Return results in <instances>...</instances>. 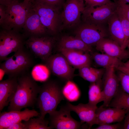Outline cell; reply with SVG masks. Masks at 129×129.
I'll list each match as a JSON object with an SVG mask.
<instances>
[{"label": "cell", "mask_w": 129, "mask_h": 129, "mask_svg": "<svg viewBox=\"0 0 129 129\" xmlns=\"http://www.w3.org/2000/svg\"><path fill=\"white\" fill-rule=\"evenodd\" d=\"M17 81V89L9 104L8 111L33 107L37 103L40 86L32 76L27 72L18 76Z\"/></svg>", "instance_id": "obj_1"}, {"label": "cell", "mask_w": 129, "mask_h": 129, "mask_svg": "<svg viewBox=\"0 0 129 129\" xmlns=\"http://www.w3.org/2000/svg\"><path fill=\"white\" fill-rule=\"evenodd\" d=\"M62 88L55 81L48 80L40 86L37 103L43 118L47 114L56 110L58 105L64 99Z\"/></svg>", "instance_id": "obj_2"}, {"label": "cell", "mask_w": 129, "mask_h": 129, "mask_svg": "<svg viewBox=\"0 0 129 129\" xmlns=\"http://www.w3.org/2000/svg\"><path fill=\"white\" fill-rule=\"evenodd\" d=\"M33 55L25 46L0 64V69L9 77L18 76L28 72L33 65Z\"/></svg>", "instance_id": "obj_3"}, {"label": "cell", "mask_w": 129, "mask_h": 129, "mask_svg": "<svg viewBox=\"0 0 129 129\" xmlns=\"http://www.w3.org/2000/svg\"><path fill=\"white\" fill-rule=\"evenodd\" d=\"M31 5V2L17 0L6 6L5 17L0 24L1 29L22 31Z\"/></svg>", "instance_id": "obj_4"}, {"label": "cell", "mask_w": 129, "mask_h": 129, "mask_svg": "<svg viewBox=\"0 0 129 129\" xmlns=\"http://www.w3.org/2000/svg\"><path fill=\"white\" fill-rule=\"evenodd\" d=\"M31 8L38 15L49 34L55 36L60 31V9L38 0L31 1Z\"/></svg>", "instance_id": "obj_5"}, {"label": "cell", "mask_w": 129, "mask_h": 129, "mask_svg": "<svg viewBox=\"0 0 129 129\" xmlns=\"http://www.w3.org/2000/svg\"><path fill=\"white\" fill-rule=\"evenodd\" d=\"M84 2V0H66L60 13V31L76 28L80 25L85 6Z\"/></svg>", "instance_id": "obj_6"}, {"label": "cell", "mask_w": 129, "mask_h": 129, "mask_svg": "<svg viewBox=\"0 0 129 129\" xmlns=\"http://www.w3.org/2000/svg\"><path fill=\"white\" fill-rule=\"evenodd\" d=\"M75 36L88 45L95 46L101 39L109 38L108 26L106 24H92L82 22L74 31Z\"/></svg>", "instance_id": "obj_7"}, {"label": "cell", "mask_w": 129, "mask_h": 129, "mask_svg": "<svg viewBox=\"0 0 129 129\" xmlns=\"http://www.w3.org/2000/svg\"><path fill=\"white\" fill-rule=\"evenodd\" d=\"M20 32L1 29L0 32V60L5 61L10 53L25 46L26 38Z\"/></svg>", "instance_id": "obj_8"}, {"label": "cell", "mask_w": 129, "mask_h": 129, "mask_svg": "<svg viewBox=\"0 0 129 129\" xmlns=\"http://www.w3.org/2000/svg\"><path fill=\"white\" fill-rule=\"evenodd\" d=\"M114 2L96 7L85 6L81 16L82 22L92 24H107L111 17L116 11Z\"/></svg>", "instance_id": "obj_9"}, {"label": "cell", "mask_w": 129, "mask_h": 129, "mask_svg": "<svg viewBox=\"0 0 129 129\" xmlns=\"http://www.w3.org/2000/svg\"><path fill=\"white\" fill-rule=\"evenodd\" d=\"M56 40L55 36L30 37L26 40L25 45L33 55L44 61L51 55Z\"/></svg>", "instance_id": "obj_10"}, {"label": "cell", "mask_w": 129, "mask_h": 129, "mask_svg": "<svg viewBox=\"0 0 129 129\" xmlns=\"http://www.w3.org/2000/svg\"><path fill=\"white\" fill-rule=\"evenodd\" d=\"M44 61L54 75L66 81L73 78L75 69L61 54L51 55Z\"/></svg>", "instance_id": "obj_11"}, {"label": "cell", "mask_w": 129, "mask_h": 129, "mask_svg": "<svg viewBox=\"0 0 129 129\" xmlns=\"http://www.w3.org/2000/svg\"><path fill=\"white\" fill-rule=\"evenodd\" d=\"M71 111L66 105L49 114V124L52 129H78L82 128V123L71 116Z\"/></svg>", "instance_id": "obj_12"}, {"label": "cell", "mask_w": 129, "mask_h": 129, "mask_svg": "<svg viewBox=\"0 0 129 129\" xmlns=\"http://www.w3.org/2000/svg\"><path fill=\"white\" fill-rule=\"evenodd\" d=\"M40 113L34 109L26 108L22 111L3 112L0 113V129H6L15 123L39 116Z\"/></svg>", "instance_id": "obj_13"}, {"label": "cell", "mask_w": 129, "mask_h": 129, "mask_svg": "<svg viewBox=\"0 0 129 129\" xmlns=\"http://www.w3.org/2000/svg\"><path fill=\"white\" fill-rule=\"evenodd\" d=\"M115 68L112 67L106 69L104 75L102 90L104 100L102 105L105 107H108L111 101L118 90L119 81L118 76L115 73Z\"/></svg>", "instance_id": "obj_14"}, {"label": "cell", "mask_w": 129, "mask_h": 129, "mask_svg": "<svg viewBox=\"0 0 129 129\" xmlns=\"http://www.w3.org/2000/svg\"><path fill=\"white\" fill-rule=\"evenodd\" d=\"M26 38L39 37L49 34L43 25L38 14L31 8L29 10L22 31Z\"/></svg>", "instance_id": "obj_15"}, {"label": "cell", "mask_w": 129, "mask_h": 129, "mask_svg": "<svg viewBox=\"0 0 129 129\" xmlns=\"http://www.w3.org/2000/svg\"><path fill=\"white\" fill-rule=\"evenodd\" d=\"M128 112L126 110L115 107L106 108L102 105L96 110V124L120 123L124 120Z\"/></svg>", "instance_id": "obj_16"}, {"label": "cell", "mask_w": 129, "mask_h": 129, "mask_svg": "<svg viewBox=\"0 0 129 129\" xmlns=\"http://www.w3.org/2000/svg\"><path fill=\"white\" fill-rule=\"evenodd\" d=\"M66 106L71 111H73L78 116L82 123H85L89 129L96 124L97 106L91 105L88 103H80L74 105L68 102Z\"/></svg>", "instance_id": "obj_17"}, {"label": "cell", "mask_w": 129, "mask_h": 129, "mask_svg": "<svg viewBox=\"0 0 129 129\" xmlns=\"http://www.w3.org/2000/svg\"><path fill=\"white\" fill-rule=\"evenodd\" d=\"M96 48L102 53L120 60L129 58V51L122 48L116 42L109 38H103L96 44Z\"/></svg>", "instance_id": "obj_18"}, {"label": "cell", "mask_w": 129, "mask_h": 129, "mask_svg": "<svg viewBox=\"0 0 129 129\" xmlns=\"http://www.w3.org/2000/svg\"><path fill=\"white\" fill-rule=\"evenodd\" d=\"M58 48L70 64L74 67L79 69L90 66L91 57L89 52L79 50Z\"/></svg>", "instance_id": "obj_19"}, {"label": "cell", "mask_w": 129, "mask_h": 129, "mask_svg": "<svg viewBox=\"0 0 129 129\" xmlns=\"http://www.w3.org/2000/svg\"><path fill=\"white\" fill-rule=\"evenodd\" d=\"M17 77H9L0 82V111L9 104L16 91Z\"/></svg>", "instance_id": "obj_20"}, {"label": "cell", "mask_w": 129, "mask_h": 129, "mask_svg": "<svg viewBox=\"0 0 129 129\" xmlns=\"http://www.w3.org/2000/svg\"><path fill=\"white\" fill-rule=\"evenodd\" d=\"M109 38L117 42L124 49L125 38L120 21L116 12L107 22Z\"/></svg>", "instance_id": "obj_21"}, {"label": "cell", "mask_w": 129, "mask_h": 129, "mask_svg": "<svg viewBox=\"0 0 129 129\" xmlns=\"http://www.w3.org/2000/svg\"><path fill=\"white\" fill-rule=\"evenodd\" d=\"M58 48L79 50L90 52L92 51V47L84 43L81 39L75 36L64 35L60 39L58 44Z\"/></svg>", "instance_id": "obj_22"}, {"label": "cell", "mask_w": 129, "mask_h": 129, "mask_svg": "<svg viewBox=\"0 0 129 129\" xmlns=\"http://www.w3.org/2000/svg\"><path fill=\"white\" fill-rule=\"evenodd\" d=\"M79 69V75L85 80L90 83H101V79L104 75L106 69H97L89 66Z\"/></svg>", "instance_id": "obj_23"}, {"label": "cell", "mask_w": 129, "mask_h": 129, "mask_svg": "<svg viewBox=\"0 0 129 129\" xmlns=\"http://www.w3.org/2000/svg\"><path fill=\"white\" fill-rule=\"evenodd\" d=\"M91 57L97 64L105 69L112 67L116 69L123 64L120 59L104 53H94Z\"/></svg>", "instance_id": "obj_24"}, {"label": "cell", "mask_w": 129, "mask_h": 129, "mask_svg": "<svg viewBox=\"0 0 129 129\" xmlns=\"http://www.w3.org/2000/svg\"><path fill=\"white\" fill-rule=\"evenodd\" d=\"M101 83H91L88 91V103L93 106H97L99 103L103 102L104 94L101 86Z\"/></svg>", "instance_id": "obj_25"}, {"label": "cell", "mask_w": 129, "mask_h": 129, "mask_svg": "<svg viewBox=\"0 0 129 129\" xmlns=\"http://www.w3.org/2000/svg\"><path fill=\"white\" fill-rule=\"evenodd\" d=\"M62 91L64 98L69 102L76 101L81 96L79 88L72 80L67 81L62 88Z\"/></svg>", "instance_id": "obj_26"}, {"label": "cell", "mask_w": 129, "mask_h": 129, "mask_svg": "<svg viewBox=\"0 0 129 129\" xmlns=\"http://www.w3.org/2000/svg\"><path fill=\"white\" fill-rule=\"evenodd\" d=\"M108 107H115L129 111V94L119 90L110 102Z\"/></svg>", "instance_id": "obj_27"}, {"label": "cell", "mask_w": 129, "mask_h": 129, "mask_svg": "<svg viewBox=\"0 0 129 129\" xmlns=\"http://www.w3.org/2000/svg\"><path fill=\"white\" fill-rule=\"evenodd\" d=\"M116 3L117 5L116 12L120 21L125 38L124 48L126 49L127 48L129 51V22L121 7Z\"/></svg>", "instance_id": "obj_28"}, {"label": "cell", "mask_w": 129, "mask_h": 129, "mask_svg": "<svg viewBox=\"0 0 129 129\" xmlns=\"http://www.w3.org/2000/svg\"><path fill=\"white\" fill-rule=\"evenodd\" d=\"M30 118L23 122L25 126V129H51L48 126V120L39 116L36 118Z\"/></svg>", "instance_id": "obj_29"}, {"label": "cell", "mask_w": 129, "mask_h": 129, "mask_svg": "<svg viewBox=\"0 0 129 129\" xmlns=\"http://www.w3.org/2000/svg\"><path fill=\"white\" fill-rule=\"evenodd\" d=\"M119 71L118 76L122 90L129 94V76L122 72Z\"/></svg>", "instance_id": "obj_30"}, {"label": "cell", "mask_w": 129, "mask_h": 129, "mask_svg": "<svg viewBox=\"0 0 129 129\" xmlns=\"http://www.w3.org/2000/svg\"><path fill=\"white\" fill-rule=\"evenodd\" d=\"M86 6L96 7L111 2L110 0H84Z\"/></svg>", "instance_id": "obj_31"}, {"label": "cell", "mask_w": 129, "mask_h": 129, "mask_svg": "<svg viewBox=\"0 0 129 129\" xmlns=\"http://www.w3.org/2000/svg\"><path fill=\"white\" fill-rule=\"evenodd\" d=\"M120 123L116 124H104L98 125V126L93 129H119L122 128Z\"/></svg>", "instance_id": "obj_32"}, {"label": "cell", "mask_w": 129, "mask_h": 129, "mask_svg": "<svg viewBox=\"0 0 129 129\" xmlns=\"http://www.w3.org/2000/svg\"><path fill=\"white\" fill-rule=\"evenodd\" d=\"M60 9L64 3V0H38Z\"/></svg>", "instance_id": "obj_33"}, {"label": "cell", "mask_w": 129, "mask_h": 129, "mask_svg": "<svg viewBox=\"0 0 129 129\" xmlns=\"http://www.w3.org/2000/svg\"><path fill=\"white\" fill-rule=\"evenodd\" d=\"M116 2L121 7L128 20L129 22V4H124L115 0Z\"/></svg>", "instance_id": "obj_34"}, {"label": "cell", "mask_w": 129, "mask_h": 129, "mask_svg": "<svg viewBox=\"0 0 129 129\" xmlns=\"http://www.w3.org/2000/svg\"><path fill=\"white\" fill-rule=\"evenodd\" d=\"M6 129H25V126L23 123L21 122L10 126Z\"/></svg>", "instance_id": "obj_35"}, {"label": "cell", "mask_w": 129, "mask_h": 129, "mask_svg": "<svg viewBox=\"0 0 129 129\" xmlns=\"http://www.w3.org/2000/svg\"><path fill=\"white\" fill-rule=\"evenodd\" d=\"M6 6L0 4V24L2 22L5 15Z\"/></svg>", "instance_id": "obj_36"}, {"label": "cell", "mask_w": 129, "mask_h": 129, "mask_svg": "<svg viewBox=\"0 0 129 129\" xmlns=\"http://www.w3.org/2000/svg\"><path fill=\"white\" fill-rule=\"evenodd\" d=\"M116 69L122 72L129 76V68L123 64L119 66Z\"/></svg>", "instance_id": "obj_37"}, {"label": "cell", "mask_w": 129, "mask_h": 129, "mask_svg": "<svg viewBox=\"0 0 129 129\" xmlns=\"http://www.w3.org/2000/svg\"><path fill=\"white\" fill-rule=\"evenodd\" d=\"M123 128L125 129H129V111L126 114L124 118Z\"/></svg>", "instance_id": "obj_38"}, {"label": "cell", "mask_w": 129, "mask_h": 129, "mask_svg": "<svg viewBox=\"0 0 129 129\" xmlns=\"http://www.w3.org/2000/svg\"><path fill=\"white\" fill-rule=\"evenodd\" d=\"M19 0H0V4L7 6L12 2Z\"/></svg>", "instance_id": "obj_39"}, {"label": "cell", "mask_w": 129, "mask_h": 129, "mask_svg": "<svg viewBox=\"0 0 129 129\" xmlns=\"http://www.w3.org/2000/svg\"><path fill=\"white\" fill-rule=\"evenodd\" d=\"M124 4H129V0H114Z\"/></svg>", "instance_id": "obj_40"}, {"label": "cell", "mask_w": 129, "mask_h": 129, "mask_svg": "<svg viewBox=\"0 0 129 129\" xmlns=\"http://www.w3.org/2000/svg\"><path fill=\"white\" fill-rule=\"evenodd\" d=\"M123 65L129 68V60L125 63H123Z\"/></svg>", "instance_id": "obj_41"}, {"label": "cell", "mask_w": 129, "mask_h": 129, "mask_svg": "<svg viewBox=\"0 0 129 129\" xmlns=\"http://www.w3.org/2000/svg\"><path fill=\"white\" fill-rule=\"evenodd\" d=\"M25 0L27 1H28L31 2V1H33L34 0Z\"/></svg>", "instance_id": "obj_42"}]
</instances>
